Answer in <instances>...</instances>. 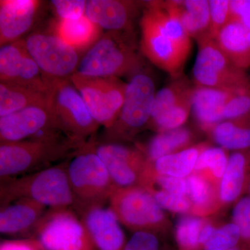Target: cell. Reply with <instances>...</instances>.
I'll return each mask as SVG.
<instances>
[{"instance_id": "cell-1", "label": "cell", "mask_w": 250, "mask_h": 250, "mask_svg": "<svg viewBox=\"0 0 250 250\" xmlns=\"http://www.w3.org/2000/svg\"><path fill=\"white\" fill-rule=\"evenodd\" d=\"M143 54L171 77L183 74L191 38L166 1H146L140 22Z\"/></svg>"}, {"instance_id": "cell-2", "label": "cell", "mask_w": 250, "mask_h": 250, "mask_svg": "<svg viewBox=\"0 0 250 250\" xmlns=\"http://www.w3.org/2000/svg\"><path fill=\"white\" fill-rule=\"evenodd\" d=\"M70 159L42 170L1 181V207L18 199L27 198L49 209L72 208L74 199L67 174Z\"/></svg>"}, {"instance_id": "cell-3", "label": "cell", "mask_w": 250, "mask_h": 250, "mask_svg": "<svg viewBox=\"0 0 250 250\" xmlns=\"http://www.w3.org/2000/svg\"><path fill=\"white\" fill-rule=\"evenodd\" d=\"M87 143L68 137L52 141L27 139L1 143V181L43 170L62 159H71Z\"/></svg>"}, {"instance_id": "cell-4", "label": "cell", "mask_w": 250, "mask_h": 250, "mask_svg": "<svg viewBox=\"0 0 250 250\" xmlns=\"http://www.w3.org/2000/svg\"><path fill=\"white\" fill-rule=\"evenodd\" d=\"M144 65L132 36L108 31L85 54L76 72L88 77H131L143 71Z\"/></svg>"}, {"instance_id": "cell-5", "label": "cell", "mask_w": 250, "mask_h": 250, "mask_svg": "<svg viewBox=\"0 0 250 250\" xmlns=\"http://www.w3.org/2000/svg\"><path fill=\"white\" fill-rule=\"evenodd\" d=\"M67 174L74 199L72 208L78 215L108 202L115 186L94 141L87 143L70 159Z\"/></svg>"}, {"instance_id": "cell-6", "label": "cell", "mask_w": 250, "mask_h": 250, "mask_svg": "<svg viewBox=\"0 0 250 250\" xmlns=\"http://www.w3.org/2000/svg\"><path fill=\"white\" fill-rule=\"evenodd\" d=\"M108 203L120 223L134 232L159 235L165 231L167 221L164 210L146 188L115 187Z\"/></svg>"}, {"instance_id": "cell-7", "label": "cell", "mask_w": 250, "mask_h": 250, "mask_svg": "<svg viewBox=\"0 0 250 250\" xmlns=\"http://www.w3.org/2000/svg\"><path fill=\"white\" fill-rule=\"evenodd\" d=\"M152 77L143 71L131 77L126 83L124 103L119 116L107 129L106 142L118 143L129 139L143 127H147L156 96Z\"/></svg>"}, {"instance_id": "cell-8", "label": "cell", "mask_w": 250, "mask_h": 250, "mask_svg": "<svg viewBox=\"0 0 250 250\" xmlns=\"http://www.w3.org/2000/svg\"><path fill=\"white\" fill-rule=\"evenodd\" d=\"M199 48L192 69L197 86L241 91L250 88V76L236 66L212 38L197 42Z\"/></svg>"}, {"instance_id": "cell-9", "label": "cell", "mask_w": 250, "mask_h": 250, "mask_svg": "<svg viewBox=\"0 0 250 250\" xmlns=\"http://www.w3.org/2000/svg\"><path fill=\"white\" fill-rule=\"evenodd\" d=\"M49 106L59 129L70 139L87 142L100 125L88 111L84 100L70 79L56 82L49 88Z\"/></svg>"}, {"instance_id": "cell-10", "label": "cell", "mask_w": 250, "mask_h": 250, "mask_svg": "<svg viewBox=\"0 0 250 250\" xmlns=\"http://www.w3.org/2000/svg\"><path fill=\"white\" fill-rule=\"evenodd\" d=\"M32 238L45 250H97L84 223L72 208L47 210Z\"/></svg>"}, {"instance_id": "cell-11", "label": "cell", "mask_w": 250, "mask_h": 250, "mask_svg": "<svg viewBox=\"0 0 250 250\" xmlns=\"http://www.w3.org/2000/svg\"><path fill=\"white\" fill-rule=\"evenodd\" d=\"M70 81L76 87L95 121L109 129L124 103L126 83L117 77H95L75 72Z\"/></svg>"}, {"instance_id": "cell-12", "label": "cell", "mask_w": 250, "mask_h": 250, "mask_svg": "<svg viewBox=\"0 0 250 250\" xmlns=\"http://www.w3.org/2000/svg\"><path fill=\"white\" fill-rule=\"evenodd\" d=\"M25 43L49 89L53 83L68 80L77 72L80 62L78 51L59 36L34 34L26 39Z\"/></svg>"}, {"instance_id": "cell-13", "label": "cell", "mask_w": 250, "mask_h": 250, "mask_svg": "<svg viewBox=\"0 0 250 250\" xmlns=\"http://www.w3.org/2000/svg\"><path fill=\"white\" fill-rule=\"evenodd\" d=\"M95 149L115 187H141L148 166L147 158L141 149L113 142L95 144Z\"/></svg>"}, {"instance_id": "cell-14", "label": "cell", "mask_w": 250, "mask_h": 250, "mask_svg": "<svg viewBox=\"0 0 250 250\" xmlns=\"http://www.w3.org/2000/svg\"><path fill=\"white\" fill-rule=\"evenodd\" d=\"M1 82L49 93L42 72L31 57L25 41L19 40L0 49Z\"/></svg>"}, {"instance_id": "cell-15", "label": "cell", "mask_w": 250, "mask_h": 250, "mask_svg": "<svg viewBox=\"0 0 250 250\" xmlns=\"http://www.w3.org/2000/svg\"><path fill=\"white\" fill-rule=\"evenodd\" d=\"M47 128L59 129L50 106H31L0 117V141L14 143L24 141Z\"/></svg>"}, {"instance_id": "cell-16", "label": "cell", "mask_w": 250, "mask_h": 250, "mask_svg": "<svg viewBox=\"0 0 250 250\" xmlns=\"http://www.w3.org/2000/svg\"><path fill=\"white\" fill-rule=\"evenodd\" d=\"M143 5V1L90 0L85 16L100 28L132 36L133 21Z\"/></svg>"}, {"instance_id": "cell-17", "label": "cell", "mask_w": 250, "mask_h": 250, "mask_svg": "<svg viewBox=\"0 0 250 250\" xmlns=\"http://www.w3.org/2000/svg\"><path fill=\"white\" fill-rule=\"evenodd\" d=\"M97 250H125L126 238L122 224L109 207H95L79 215Z\"/></svg>"}, {"instance_id": "cell-18", "label": "cell", "mask_w": 250, "mask_h": 250, "mask_svg": "<svg viewBox=\"0 0 250 250\" xmlns=\"http://www.w3.org/2000/svg\"><path fill=\"white\" fill-rule=\"evenodd\" d=\"M49 208L30 199L22 198L1 207L0 233L16 238H32L33 233Z\"/></svg>"}, {"instance_id": "cell-19", "label": "cell", "mask_w": 250, "mask_h": 250, "mask_svg": "<svg viewBox=\"0 0 250 250\" xmlns=\"http://www.w3.org/2000/svg\"><path fill=\"white\" fill-rule=\"evenodd\" d=\"M36 0L0 1V43L7 45L30 29L40 6Z\"/></svg>"}, {"instance_id": "cell-20", "label": "cell", "mask_w": 250, "mask_h": 250, "mask_svg": "<svg viewBox=\"0 0 250 250\" xmlns=\"http://www.w3.org/2000/svg\"><path fill=\"white\" fill-rule=\"evenodd\" d=\"M238 92L195 85L191 113L200 127L208 132L215 125L223 122L227 104Z\"/></svg>"}, {"instance_id": "cell-21", "label": "cell", "mask_w": 250, "mask_h": 250, "mask_svg": "<svg viewBox=\"0 0 250 250\" xmlns=\"http://www.w3.org/2000/svg\"><path fill=\"white\" fill-rule=\"evenodd\" d=\"M250 182V149L231 152L219 184L220 201L224 204L235 203L246 195Z\"/></svg>"}, {"instance_id": "cell-22", "label": "cell", "mask_w": 250, "mask_h": 250, "mask_svg": "<svg viewBox=\"0 0 250 250\" xmlns=\"http://www.w3.org/2000/svg\"><path fill=\"white\" fill-rule=\"evenodd\" d=\"M166 2L191 39L199 42L212 38L208 0H168Z\"/></svg>"}, {"instance_id": "cell-23", "label": "cell", "mask_w": 250, "mask_h": 250, "mask_svg": "<svg viewBox=\"0 0 250 250\" xmlns=\"http://www.w3.org/2000/svg\"><path fill=\"white\" fill-rule=\"evenodd\" d=\"M215 40L236 66L245 70L249 68L250 29L235 21H229Z\"/></svg>"}, {"instance_id": "cell-24", "label": "cell", "mask_w": 250, "mask_h": 250, "mask_svg": "<svg viewBox=\"0 0 250 250\" xmlns=\"http://www.w3.org/2000/svg\"><path fill=\"white\" fill-rule=\"evenodd\" d=\"M208 146L207 143H200L149 162L147 171L156 175L187 179L195 172L199 156Z\"/></svg>"}, {"instance_id": "cell-25", "label": "cell", "mask_w": 250, "mask_h": 250, "mask_svg": "<svg viewBox=\"0 0 250 250\" xmlns=\"http://www.w3.org/2000/svg\"><path fill=\"white\" fill-rule=\"evenodd\" d=\"M193 140L191 130L182 126L158 132L148 142L146 147L140 149L147 158L148 162L152 163L161 157L191 147Z\"/></svg>"}, {"instance_id": "cell-26", "label": "cell", "mask_w": 250, "mask_h": 250, "mask_svg": "<svg viewBox=\"0 0 250 250\" xmlns=\"http://www.w3.org/2000/svg\"><path fill=\"white\" fill-rule=\"evenodd\" d=\"M38 106H49L48 93L4 82L0 83V117Z\"/></svg>"}, {"instance_id": "cell-27", "label": "cell", "mask_w": 250, "mask_h": 250, "mask_svg": "<svg viewBox=\"0 0 250 250\" xmlns=\"http://www.w3.org/2000/svg\"><path fill=\"white\" fill-rule=\"evenodd\" d=\"M100 28L86 16L74 20H61L57 27V36L76 50L94 45L98 41Z\"/></svg>"}, {"instance_id": "cell-28", "label": "cell", "mask_w": 250, "mask_h": 250, "mask_svg": "<svg viewBox=\"0 0 250 250\" xmlns=\"http://www.w3.org/2000/svg\"><path fill=\"white\" fill-rule=\"evenodd\" d=\"M218 147L225 150H246L250 149V120L224 121L208 131Z\"/></svg>"}, {"instance_id": "cell-29", "label": "cell", "mask_w": 250, "mask_h": 250, "mask_svg": "<svg viewBox=\"0 0 250 250\" xmlns=\"http://www.w3.org/2000/svg\"><path fill=\"white\" fill-rule=\"evenodd\" d=\"M171 78L167 85L156 92L149 121L174 107L193 92L195 84L184 73Z\"/></svg>"}, {"instance_id": "cell-30", "label": "cell", "mask_w": 250, "mask_h": 250, "mask_svg": "<svg viewBox=\"0 0 250 250\" xmlns=\"http://www.w3.org/2000/svg\"><path fill=\"white\" fill-rule=\"evenodd\" d=\"M207 221L195 215H185L175 229V239L179 250H202L201 235Z\"/></svg>"}, {"instance_id": "cell-31", "label": "cell", "mask_w": 250, "mask_h": 250, "mask_svg": "<svg viewBox=\"0 0 250 250\" xmlns=\"http://www.w3.org/2000/svg\"><path fill=\"white\" fill-rule=\"evenodd\" d=\"M192 94L193 92L179 102L174 107L149 121L147 127L155 130L158 133L184 126L191 113Z\"/></svg>"}, {"instance_id": "cell-32", "label": "cell", "mask_w": 250, "mask_h": 250, "mask_svg": "<svg viewBox=\"0 0 250 250\" xmlns=\"http://www.w3.org/2000/svg\"><path fill=\"white\" fill-rule=\"evenodd\" d=\"M228 159L229 154L225 149L208 146L199 156L195 172L200 173L208 170L215 179L220 180L226 170Z\"/></svg>"}, {"instance_id": "cell-33", "label": "cell", "mask_w": 250, "mask_h": 250, "mask_svg": "<svg viewBox=\"0 0 250 250\" xmlns=\"http://www.w3.org/2000/svg\"><path fill=\"white\" fill-rule=\"evenodd\" d=\"M239 229L233 222L215 228L202 250H229L241 246Z\"/></svg>"}, {"instance_id": "cell-34", "label": "cell", "mask_w": 250, "mask_h": 250, "mask_svg": "<svg viewBox=\"0 0 250 250\" xmlns=\"http://www.w3.org/2000/svg\"><path fill=\"white\" fill-rule=\"evenodd\" d=\"M188 198L192 207L202 209L208 207L213 197V188L209 181L200 173H192L187 177Z\"/></svg>"}, {"instance_id": "cell-35", "label": "cell", "mask_w": 250, "mask_h": 250, "mask_svg": "<svg viewBox=\"0 0 250 250\" xmlns=\"http://www.w3.org/2000/svg\"><path fill=\"white\" fill-rule=\"evenodd\" d=\"M231 218L239 229L242 246L250 250V195H245L235 202Z\"/></svg>"}, {"instance_id": "cell-36", "label": "cell", "mask_w": 250, "mask_h": 250, "mask_svg": "<svg viewBox=\"0 0 250 250\" xmlns=\"http://www.w3.org/2000/svg\"><path fill=\"white\" fill-rule=\"evenodd\" d=\"M224 121L250 120V88L235 94L227 104L223 114Z\"/></svg>"}, {"instance_id": "cell-37", "label": "cell", "mask_w": 250, "mask_h": 250, "mask_svg": "<svg viewBox=\"0 0 250 250\" xmlns=\"http://www.w3.org/2000/svg\"><path fill=\"white\" fill-rule=\"evenodd\" d=\"M147 189L152 192L156 201L164 210L185 214L192 208L191 202L188 197L179 196L161 189Z\"/></svg>"}, {"instance_id": "cell-38", "label": "cell", "mask_w": 250, "mask_h": 250, "mask_svg": "<svg viewBox=\"0 0 250 250\" xmlns=\"http://www.w3.org/2000/svg\"><path fill=\"white\" fill-rule=\"evenodd\" d=\"M210 31L212 39H216L230 21V0H209Z\"/></svg>"}, {"instance_id": "cell-39", "label": "cell", "mask_w": 250, "mask_h": 250, "mask_svg": "<svg viewBox=\"0 0 250 250\" xmlns=\"http://www.w3.org/2000/svg\"><path fill=\"white\" fill-rule=\"evenodd\" d=\"M125 250H172L161 241L159 235L136 231L126 242Z\"/></svg>"}, {"instance_id": "cell-40", "label": "cell", "mask_w": 250, "mask_h": 250, "mask_svg": "<svg viewBox=\"0 0 250 250\" xmlns=\"http://www.w3.org/2000/svg\"><path fill=\"white\" fill-rule=\"evenodd\" d=\"M54 11L60 20L78 19L85 16L87 1L85 0H53Z\"/></svg>"}, {"instance_id": "cell-41", "label": "cell", "mask_w": 250, "mask_h": 250, "mask_svg": "<svg viewBox=\"0 0 250 250\" xmlns=\"http://www.w3.org/2000/svg\"><path fill=\"white\" fill-rule=\"evenodd\" d=\"M250 29V0H230V21Z\"/></svg>"}, {"instance_id": "cell-42", "label": "cell", "mask_w": 250, "mask_h": 250, "mask_svg": "<svg viewBox=\"0 0 250 250\" xmlns=\"http://www.w3.org/2000/svg\"><path fill=\"white\" fill-rule=\"evenodd\" d=\"M0 250H45L34 238H14L1 242Z\"/></svg>"}, {"instance_id": "cell-43", "label": "cell", "mask_w": 250, "mask_h": 250, "mask_svg": "<svg viewBox=\"0 0 250 250\" xmlns=\"http://www.w3.org/2000/svg\"><path fill=\"white\" fill-rule=\"evenodd\" d=\"M229 250H248V249H246V248H245L244 246H241L236 247V248H233V249Z\"/></svg>"}, {"instance_id": "cell-44", "label": "cell", "mask_w": 250, "mask_h": 250, "mask_svg": "<svg viewBox=\"0 0 250 250\" xmlns=\"http://www.w3.org/2000/svg\"><path fill=\"white\" fill-rule=\"evenodd\" d=\"M246 195H250V182L249 186H248V191H247Z\"/></svg>"}]
</instances>
